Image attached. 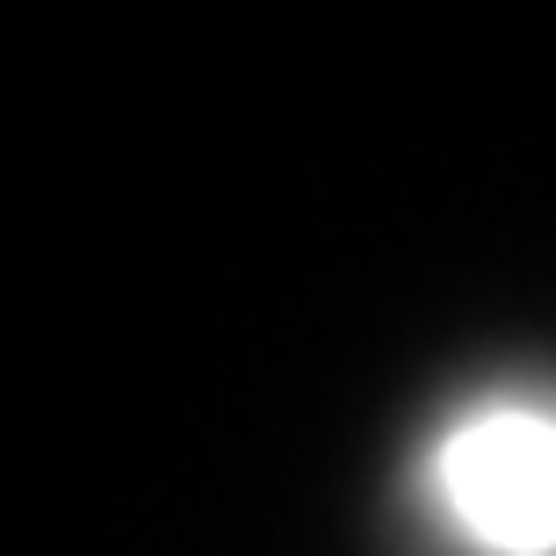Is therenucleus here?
<instances>
[{"mask_svg":"<svg viewBox=\"0 0 556 556\" xmlns=\"http://www.w3.org/2000/svg\"><path fill=\"white\" fill-rule=\"evenodd\" d=\"M448 506L492 549H556V419L542 413H477L441 448Z\"/></svg>","mask_w":556,"mask_h":556,"instance_id":"nucleus-1","label":"nucleus"}]
</instances>
